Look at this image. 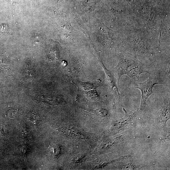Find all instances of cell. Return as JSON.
<instances>
[{
	"label": "cell",
	"mask_w": 170,
	"mask_h": 170,
	"mask_svg": "<svg viewBox=\"0 0 170 170\" xmlns=\"http://www.w3.org/2000/svg\"><path fill=\"white\" fill-rule=\"evenodd\" d=\"M112 71L116 74L118 81L124 75H127L131 78L135 77L138 80L142 74H151L149 68L136 57L123 55H120L119 63Z\"/></svg>",
	"instance_id": "obj_1"
},
{
	"label": "cell",
	"mask_w": 170,
	"mask_h": 170,
	"mask_svg": "<svg viewBox=\"0 0 170 170\" xmlns=\"http://www.w3.org/2000/svg\"><path fill=\"white\" fill-rule=\"evenodd\" d=\"M151 76L144 82H138L136 88L141 91V104L138 109L140 111L144 110L146 105V101L153 93L154 86L156 84H166V76L163 73L152 74Z\"/></svg>",
	"instance_id": "obj_2"
},
{
	"label": "cell",
	"mask_w": 170,
	"mask_h": 170,
	"mask_svg": "<svg viewBox=\"0 0 170 170\" xmlns=\"http://www.w3.org/2000/svg\"><path fill=\"white\" fill-rule=\"evenodd\" d=\"M78 87L77 99L78 101H101L103 97L101 96L97 89L102 85L101 81L98 79L92 83L84 82L79 81H73Z\"/></svg>",
	"instance_id": "obj_3"
},
{
	"label": "cell",
	"mask_w": 170,
	"mask_h": 170,
	"mask_svg": "<svg viewBox=\"0 0 170 170\" xmlns=\"http://www.w3.org/2000/svg\"><path fill=\"white\" fill-rule=\"evenodd\" d=\"M101 65L103 68L106 76V80L107 84L111 87V91L116 98L120 101V95L117 86V82L113 71L107 69L102 62Z\"/></svg>",
	"instance_id": "obj_4"
},
{
	"label": "cell",
	"mask_w": 170,
	"mask_h": 170,
	"mask_svg": "<svg viewBox=\"0 0 170 170\" xmlns=\"http://www.w3.org/2000/svg\"><path fill=\"white\" fill-rule=\"evenodd\" d=\"M169 101L166 99L164 100V104L160 113V119L166 121L169 118Z\"/></svg>",
	"instance_id": "obj_5"
},
{
	"label": "cell",
	"mask_w": 170,
	"mask_h": 170,
	"mask_svg": "<svg viewBox=\"0 0 170 170\" xmlns=\"http://www.w3.org/2000/svg\"><path fill=\"white\" fill-rule=\"evenodd\" d=\"M24 75L25 78L28 81H31L34 79L35 75L34 70L30 68L24 70Z\"/></svg>",
	"instance_id": "obj_6"
},
{
	"label": "cell",
	"mask_w": 170,
	"mask_h": 170,
	"mask_svg": "<svg viewBox=\"0 0 170 170\" xmlns=\"http://www.w3.org/2000/svg\"><path fill=\"white\" fill-rule=\"evenodd\" d=\"M130 4H131L132 7H134L135 6V4L137 0H127Z\"/></svg>",
	"instance_id": "obj_7"
}]
</instances>
